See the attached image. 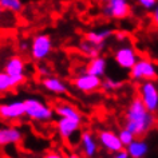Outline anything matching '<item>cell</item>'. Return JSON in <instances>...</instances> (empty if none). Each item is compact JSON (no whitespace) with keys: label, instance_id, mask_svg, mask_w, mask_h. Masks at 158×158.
<instances>
[{"label":"cell","instance_id":"5bb4252c","mask_svg":"<svg viewBox=\"0 0 158 158\" xmlns=\"http://www.w3.org/2000/svg\"><path fill=\"white\" fill-rule=\"evenodd\" d=\"M114 35V30L113 28H101V30H91L87 31L85 34L83 39L86 42L91 43V44L101 47V48H105L106 42L109 40Z\"/></svg>","mask_w":158,"mask_h":158},{"label":"cell","instance_id":"5b68a950","mask_svg":"<svg viewBox=\"0 0 158 158\" xmlns=\"http://www.w3.org/2000/svg\"><path fill=\"white\" fill-rule=\"evenodd\" d=\"M113 59L119 69L130 71L134 67V64L139 60V55H138L137 50L134 48L131 44L125 43V44L118 46L117 48L114 50Z\"/></svg>","mask_w":158,"mask_h":158},{"label":"cell","instance_id":"9a60e30c","mask_svg":"<svg viewBox=\"0 0 158 158\" xmlns=\"http://www.w3.org/2000/svg\"><path fill=\"white\" fill-rule=\"evenodd\" d=\"M40 86L46 91H48L51 94H56V95H63L69 91V85L66 83L63 79L58 77H47L40 79Z\"/></svg>","mask_w":158,"mask_h":158},{"label":"cell","instance_id":"1f68e13d","mask_svg":"<svg viewBox=\"0 0 158 158\" xmlns=\"http://www.w3.org/2000/svg\"><path fill=\"white\" fill-rule=\"evenodd\" d=\"M64 158H82L81 156H79L78 153H75V152H71V153H69L67 156H64Z\"/></svg>","mask_w":158,"mask_h":158},{"label":"cell","instance_id":"d6a6232c","mask_svg":"<svg viewBox=\"0 0 158 158\" xmlns=\"http://www.w3.org/2000/svg\"><path fill=\"white\" fill-rule=\"evenodd\" d=\"M97 2H98V3H101V4L103 6L105 3H107V2H109V0H97Z\"/></svg>","mask_w":158,"mask_h":158},{"label":"cell","instance_id":"83f0119b","mask_svg":"<svg viewBox=\"0 0 158 158\" xmlns=\"http://www.w3.org/2000/svg\"><path fill=\"white\" fill-rule=\"evenodd\" d=\"M42 158H64V156L60 152H56V150H50V152L43 154Z\"/></svg>","mask_w":158,"mask_h":158},{"label":"cell","instance_id":"484cf974","mask_svg":"<svg viewBox=\"0 0 158 158\" xmlns=\"http://www.w3.org/2000/svg\"><path fill=\"white\" fill-rule=\"evenodd\" d=\"M114 38H115V40L118 43H122V44H125L126 40L129 39V34L126 32V31L118 30V31H114Z\"/></svg>","mask_w":158,"mask_h":158},{"label":"cell","instance_id":"ba28073f","mask_svg":"<svg viewBox=\"0 0 158 158\" xmlns=\"http://www.w3.org/2000/svg\"><path fill=\"white\" fill-rule=\"evenodd\" d=\"M131 12V6L129 0H109L102 6V14L107 19L122 20L126 19Z\"/></svg>","mask_w":158,"mask_h":158},{"label":"cell","instance_id":"8fae6325","mask_svg":"<svg viewBox=\"0 0 158 158\" xmlns=\"http://www.w3.org/2000/svg\"><path fill=\"white\" fill-rule=\"evenodd\" d=\"M97 139H98V143L109 153L115 154L125 149L119 137H118V133L113 131V130H107V129L101 130L97 135Z\"/></svg>","mask_w":158,"mask_h":158},{"label":"cell","instance_id":"f1b7e54d","mask_svg":"<svg viewBox=\"0 0 158 158\" xmlns=\"http://www.w3.org/2000/svg\"><path fill=\"white\" fill-rule=\"evenodd\" d=\"M19 50L22 52H30V42H20L19 43Z\"/></svg>","mask_w":158,"mask_h":158},{"label":"cell","instance_id":"e0dca14e","mask_svg":"<svg viewBox=\"0 0 158 158\" xmlns=\"http://www.w3.org/2000/svg\"><path fill=\"white\" fill-rule=\"evenodd\" d=\"M107 64H109L107 59L99 55V56L89 59V62L85 66V71L87 74H91L94 77H98L102 79L106 75V71H107Z\"/></svg>","mask_w":158,"mask_h":158},{"label":"cell","instance_id":"9c48e42d","mask_svg":"<svg viewBox=\"0 0 158 158\" xmlns=\"http://www.w3.org/2000/svg\"><path fill=\"white\" fill-rule=\"evenodd\" d=\"M26 117V105L22 99H12L0 103V119L3 121H20Z\"/></svg>","mask_w":158,"mask_h":158},{"label":"cell","instance_id":"277c9868","mask_svg":"<svg viewBox=\"0 0 158 158\" xmlns=\"http://www.w3.org/2000/svg\"><path fill=\"white\" fill-rule=\"evenodd\" d=\"M129 77L134 82H148V81H156L158 77L157 67L154 62L149 58H139L134 67L129 71Z\"/></svg>","mask_w":158,"mask_h":158},{"label":"cell","instance_id":"7402d4cb","mask_svg":"<svg viewBox=\"0 0 158 158\" xmlns=\"http://www.w3.org/2000/svg\"><path fill=\"white\" fill-rule=\"evenodd\" d=\"M122 86H123V81H121V79H115V78H105L102 79V90H105V91H115V90L121 89Z\"/></svg>","mask_w":158,"mask_h":158},{"label":"cell","instance_id":"3957f363","mask_svg":"<svg viewBox=\"0 0 158 158\" xmlns=\"http://www.w3.org/2000/svg\"><path fill=\"white\" fill-rule=\"evenodd\" d=\"M54 48L52 39L48 34H38L30 42V56L35 62H43L51 55Z\"/></svg>","mask_w":158,"mask_h":158},{"label":"cell","instance_id":"44dd1931","mask_svg":"<svg viewBox=\"0 0 158 158\" xmlns=\"http://www.w3.org/2000/svg\"><path fill=\"white\" fill-rule=\"evenodd\" d=\"M0 10L19 14L23 10L22 0H0Z\"/></svg>","mask_w":158,"mask_h":158},{"label":"cell","instance_id":"4316f807","mask_svg":"<svg viewBox=\"0 0 158 158\" xmlns=\"http://www.w3.org/2000/svg\"><path fill=\"white\" fill-rule=\"evenodd\" d=\"M38 74L40 75L42 78H47V77H51V70L47 66L40 64V66L38 67Z\"/></svg>","mask_w":158,"mask_h":158},{"label":"cell","instance_id":"ac0fdd59","mask_svg":"<svg viewBox=\"0 0 158 158\" xmlns=\"http://www.w3.org/2000/svg\"><path fill=\"white\" fill-rule=\"evenodd\" d=\"M54 111L59 118H67V119H73V121L81 122V123L83 121V117H82L81 111L71 103H66V102L58 103L54 107Z\"/></svg>","mask_w":158,"mask_h":158},{"label":"cell","instance_id":"d4e9b609","mask_svg":"<svg viewBox=\"0 0 158 158\" xmlns=\"http://www.w3.org/2000/svg\"><path fill=\"white\" fill-rule=\"evenodd\" d=\"M137 3L146 11H153L158 4V0H137Z\"/></svg>","mask_w":158,"mask_h":158},{"label":"cell","instance_id":"d6986e66","mask_svg":"<svg viewBox=\"0 0 158 158\" xmlns=\"http://www.w3.org/2000/svg\"><path fill=\"white\" fill-rule=\"evenodd\" d=\"M130 158H145L149 153V145L148 142L141 139V138H135L127 148H126Z\"/></svg>","mask_w":158,"mask_h":158},{"label":"cell","instance_id":"603a6c76","mask_svg":"<svg viewBox=\"0 0 158 158\" xmlns=\"http://www.w3.org/2000/svg\"><path fill=\"white\" fill-rule=\"evenodd\" d=\"M14 87H16V85L12 81V78L4 71H0V93H7Z\"/></svg>","mask_w":158,"mask_h":158},{"label":"cell","instance_id":"7a4b0ae2","mask_svg":"<svg viewBox=\"0 0 158 158\" xmlns=\"http://www.w3.org/2000/svg\"><path fill=\"white\" fill-rule=\"evenodd\" d=\"M26 105V117L35 122H51L54 119L55 111L50 105L39 98H27L24 99Z\"/></svg>","mask_w":158,"mask_h":158},{"label":"cell","instance_id":"836d02e7","mask_svg":"<svg viewBox=\"0 0 158 158\" xmlns=\"http://www.w3.org/2000/svg\"><path fill=\"white\" fill-rule=\"evenodd\" d=\"M0 12H2V10H0Z\"/></svg>","mask_w":158,"mask_h":158},{"label":"cell","instance_id":"7c38bea8","mask_svg":"<svg viewBox=\"0 0 158 158\" xmlns=\"http://www.w3.org/2000/svg\"><path fill=\"white\" fill-rule=\"evenodd\" d=\"M81 122L67 119V118H58L55 127H56L58 135L62 138L63 141L71 142L74 139V137H77L81 133Z\"/></svg>","mask_w":158,"mask_h":158},{"label":"cell","instance_id":"ffe728a7","mask_svg":"<svg viewBox=\"0 0 158 158\" xmlns=\"http://www.w3.org/2000/svg\"><path fill=\"white\" fill-rule=\"evenodd\" d=\"M79 50H81V52L83 54V55H86L89 59H91V58L99 56L103 48L94 46V44H91V43H89V42H86L85 39H83V40L79 43Z\"/></svg>","mask_w":158,"mask_h":158},{"label":"cell","instance_id":"f546056e","mask_svg":"<svg viewBox=\"0 0 158 158\" xmlns=\"http://www.w3.org/2000/svg\"><path fill=\"white\" fill-rule=\"evenodd\" d=\"M152 19H153V23L158 27V4L156 6V8L152 11Z\"/></svg>","mask_w":158,"mask_h":158},{"label":"cell","instance_id":"4dcf8cb0","mask_svg":"<svg viewBox=\"0 0 158 158\" xmlns=\"http://www.w3.org/2000/svg\"><path fill=\"white\" fill-rule=\"evenodd\" d=\"M113 158H130V157H129L127 152H126V149H123V150H122V152L114 154V157H113Z\"/></svg>","mask_w":158,"mask_h":158},{"label":"cell","instance_id":"52a82bcc","mask_svg":"<svg viewBox=\"0 0 158 158\" xmlns=\"http://www.w3.org/2000/svg\"><path fill=\"white\" fill-rule=\"evenodd\" d=\"M71 85L75 90L85 94L94 93L102 87V79L94 77L91 74H87L85 71V67H82L81 71L75 75V78L71 81Z\"/></svg>","mask_w":158,"mask_h":158},{"label":"cell","instance_id":"cb8c5ba5","mask_svg":"<svg viewBox=\"0 0 158 158\" xmlns=\"http://www.w3.org/2000/svg\"><path fill=\"white\" fill-rule=\"evenodd\" d=\"M118 137H119V139L122 142V145H123V148H127V146L131 143L134 139H135V135H134L131 131H129L126 127L121 129L119 131H118Z\"/></svg>","mask_w":158,"mask_h":158},{"label":"cell","instance_id":"8992f818","mask_svg":"<svg viewBox=\"0 0 158 158\" xmlns=\"http://www.w3.org/2000/svg\"><path fill=\"white\" fill-rule=\"evenodd\" d=\"M138 98L152 114L158 113V86L154 81L142 82L138 87Z\"/></svg>","mask_w":158,"mask_h":158},{"label":"cell","instance_id":"6da1fadb","mask_svg":"<svg viewBox=\"0 0 158 158\" xmlns=\"http://www.w3.org/2000/svg\"><path fill=\"white\" fill-rule=\"evenodd\" d=\"M156 117L143 106L138 97L133 98L129 103L125 114V127L131 131L135 138L146 135L154 126H156Z\"/></svg>","mask_w":158,"mask_h":158},{"label":"cell","instance_id":"2e32d148","mask_svg":"<svg viewBox=\"0 0 158 158\" xmlns=\"http://www.w3.org/2000/svg\"><path fill=\"white\" fill-rule=\"evenodd\" d=\"M23 139V131L15 126L0 127V146L16 145Z\"/></svg>","mask_w":158,"mask_h":158},{"label":"cell","instance_id":"4fadbf2b","mask_svg":"<svg viewBox=\"0 0 158 158\" xmlns=\"http://www.w3.org/2000/svg\"><path fill=\"white\" fill-rule=\"evenodd\" d=\"M79 142H81V150L82 154L86 158H94L98 153V139L94 134L90 131V130H85V131L81 133V137H79Z\"/></svg>","mask_w":158,"mask_h":158},{"label":"cell","instance_id":"30bf717a","mask_svg":"<svg viewBox=\"0 0 158 158\" xmlns=\"http://www.w3.org/2000/svg\"><path fill=\"white\" fill-rule=\"evenodd\" d=\"M4 73H7L12 78L16 86L23 85L27 81V74H26V62L23 56L20 55H14L7 59L4 64Z\"/></svg>","mask_w":158,"mask_h":158}]
</instances>
